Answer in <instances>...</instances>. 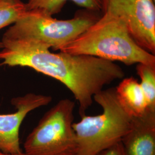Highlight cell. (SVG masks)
<instances>
[{"label": "cell", "mask_w": 155, "mask_h": 155, "mask_svg": "<svg viewBox=\"0 0 155 155\" xmlns=\"http://www.w3.org/2000/svg\"><path fill=\"white\" fill-rule=\"evenodd\" d=\"M0 155H25L24 152H22L20 154H11V153H5L1 150H0Z\"/></svg>", "instance_id": "14"}, {"label": "cell", "mask_w": 155, "mask_h": 155, "mask_svg": "<svg viewBox=\"0 0 155 155\" xmlns=\"http://www.w3.org/2000/svg\"><path fill=\"white\" fill-rule=\"evenodd\" d=\"M93 100L102 109L97 116L81 117L72 124L77 145V155H96L121 142L129 131L132 117L122 107L115 87L102 89Z\"/></svg>", "instance_id": "3"}, {"label": "cell", "mask_w": 155, "mask_h": 155, "mask_svg": "<svg viewBox=\"0 0 155 155\" xmlns=\"http://www.w3.org/2000/svg\"><path fill=\"white\" fill-rule=\"evenodd\" d=\"M96 155H128L121 142L115 144L110 148L104 150Z\"/></svg>", "instance_id": "13"}, {"label": "cell", "mask_w": 155, "mask_h": 155, "mask_svg": "<svg viewBox=\"0 0 155 155\" xmlns=\"http://www.w3.org/2000/svg\"><path fill=\"white\" fill-rule=\"evenodd\" d=\"M6 1V0H0V1Z\"/></svg>", "instance_id": "16"}, {"label": "cell", "mask_w": 155, "mask_h": 155, "mask_svg": "<svg viewBox=\"0 0 155 155\" xmlns=\"http://www.w3.org/2000/svg\"><path fill=\"white\" fill-rule=\"evenodd\" d=\"M153 1H155V0H153Z\"/></svg>", "instance_id": "17"}, {"label": "cell", "mask_w": 155, "mask_h": 155, "mask_svg": "<svg viewBox=\"0 0 155 155\" xmlns=\"http://www.w3.org/2000/svg\"><path fill=\"white\" fill-rule=\"evenodd\" d=\"M1 42L2 64L29 67L59 81L77 101L81 117L93 104L95 94L125 76L123 69L114 61L61 51L53 53L48 47L33 39L4 33Z\"/></svg>", "instance_id": "1"}, {"label": "cell", "mask_w": 155, "mask_h": 155, "mask_svg": "<svg viewBox=\"0 0 155 155\" xmlns=\"http://www.w3.org/2000/svg\"><path fill=\"white\" fill-rule=\"evenodd\" d=\"M68 1H71L85 9L101 11V0H28L27 11H36L52 16L61 11Z\"/></svg>", "instance_id": "10"}, {"label": "cell", "mask_w": 155, "mask_h": 155, "mask_svg": "<svg viewBox=\"0 0 155 155\" xmlns=\"http://www.w3.org/2000/svg\"><path fill=\"white\" fill-rule=\"evenodd\" d=\"M75 106L73 101L65 98L46 112L25 140L24 155H77Z\"/></svg>", "instance_id": "5"}, {"label": "cell", "mask_w": 155, "mask_h": 155, "mask_svg": "<svg viewBox=\"0 0 155 155\" xmlns=\"http://www.w3.org/2000/svg\"><path fill=\"white\" fill-rule=\"evenodd\" d=\"M121 143L128 155H155V110L133 117Z\"/></svg>", "instance_id": "8"}, {"label": "cell", "mask_w": 155, "mask_h": 155, "mask_svg": "<svg viewBox=\"0 0 155 155\" xmlns=\"http://www.w3.org/2000/svg\"><path fill=\"white\" fill-rule=\"evenodd\" d=\"M59 51L72 55L93 56L131 66L143 63L155 66V55L143 49L132 39L122 19L102 16L84 32Z\"/></svg>", "instance_id": "2"}, {"label": "cell", "mask_w": 155, "mask_h": 155, "mask_svg": "<svg viewBox=\"0 0 155 155\" xmlns=\"http://www.w3.org/2000/svg\"><path fill=\"white\" fill-rule=\"evenodd\" d=\"M49 95L28 93L12 100L16 111L0 114V150L11 154L23 152L20 144V128L22 121L31 111L47 105L52 101Z\"/></svg>", "instance_id": "7"}, {"label": "cell", "mask_w": 155, "mask_h": 155, "mask_svg": "<svg viewBox=\"0 0 155 155\" xmlns=\"http://www.w3.org/2000/svg\"><path fill=\"white\" fill-rule=\"evenodd\" d=\"M26 11L25 3L21 0L0 1V29L16 22Z\"/></svg>", "instance_id": "12"}, {"label": "cell", "mask_w": 155, "mask_h": 155, "mask_svg": "<svg viewBox=\"0 0 155 155\" xmlns=\"http://www.w3.org/2000/svg\"><path fill=\"white\" fill-rule=\"evenodd\" d=\"M117 96L122 107L132 117L142 116L148 108L144 91L136 78H124L115 87Z\"/></svg>", "instance_id": "9"}, {"label": "cell", "mask_w": 155, "mask_h": 155, "mask_svg": "<svg viewBox=\"0 0 155 155\" xmlns=\"http://www.w3.org/2000/svg\"><path fill=\"white\" fill-rule=\"evenodd\" d=\"M102 14L121 18L143 49L155 54V5L153 0H101Z\"/></svg>", "instance_id": "6"}, {"label": "cell", "mask_w": 155, "mask_h": 155, "mask_svg": "<svg viewBox=\"0 0 155 155\" xmlns=\"http://www.w3.org/2000/svg\"><path fill=\"white\" fill-rule=\"evenodd\" d=\"M2 47H3V45H2V42H1V41H0V49L2 48Z\"/></svg>", "instance_id": "15"}, {"label": "cell", "mask_w": 155, "mask_h": 155, "mask_svg": "<svg viewBox=\"0 0 155 155\" xmlns=\"http://www.w3.org/2000/svg\"><path fill=\"white\" fill-rule=\"evenodd\" d=\"M136 70L147 101V109L155 110V66L139 63Z\"/></svg>", "instance_id": "11"}, {"label": "cell", "mask_w": 155, "mask_h": 155, "mask_svg": "<svg viewBox=\"0 0 155 155\" xmlns=\"http://www.w3.org/2000/svg\"><path fill=\"white\" fill-rule=\"evenodd\" d=\"M98 12L84 9L71 19L58 20L40 12L27 11L5 33L35 40L59 50L97 21L101 17Z\"/></svg>", "instance_id": "4"}]
</instances>
